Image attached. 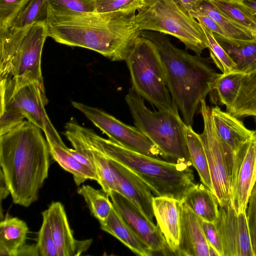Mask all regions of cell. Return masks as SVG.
Returning <instances> with one entry per match:
<instances>
[{
  "label": "cell",
  "mask_w": 256,
  "mask_h": 256,
  "mask_svg": "<svg viewBox=\"0 0 256 256\" xmlns=\"http://www.w3.org/2000/svg\"><path fill=\"white\" fill-rule=\"evenodd\" d=\"M136 11L64 12L48 8V37L95 51L111 61L126 60L140 36L134 20Z\"/></svg>",
  "instance_id": "6da1fadb"
},
{
  "label": "cell",
  "mask_w": 256,
  "mask_h": 256,
  "mask_svg": "<svg viewBox=\"0 0 256 256\" xmlns=\"http://www.w3.org/2000/svg\"><path fill=\"white\" fill-rule=\"evenodd\" d=\"M39 256L36 245H26L25 244L19 250L18 256Z\"/></svg>",
  "instance_id": "b9f144b4"
},
{
  "label": "cell",
  "mask_w": 256,
  "mask_h": 256,
  "mask_svg": "<svg viewBox=\"0 0 256 256\" xmlns=\"http://www.w3.org/2000/svg\"><path fill=\"white\" fill-rule=\"evenodd\" d=\"M183 202L168 196L154 197L152 206L157 226L165 238L172 254L176 255L180 244Z\"/></svg>",
  "instance_id": "2e32d148"
},
{
  "label": "cell",
  "mask_w": 256,
  "mask_h": 256,
  "mask_svg": "<svg viewBox=\"0 0 256 256\" xmlns=\"http://www.w3.org/2000/svg\"><path fill=\"white\" fill-rule=\"evenodd\" d=\"M108 196L113 207L123 220L154 252L172 254L157 225L148 220L134 204L120 193L112 191Z\"/></svg>",
  "instance_id": "5bb4252c"
},
{
  "label": "cell",
  "mask_w": 256,
  "mask_h": 256,
  "mask_svg": "<svg viewBox=\"0 0 256 256\" xmlns=\"http://www.w3.org/2000/svg\"><path fill=\"white\" fill-rule=\"evenodd\" d=\"M140 0H94L95 12L107 13L136 10Z\"/></svg>",
  "instance_id": "8d00e7d4"
},
{
  "label": "cell",
  "mask_w": 256,
  "mask_h": 256,
  "mask_svg": "<svg viewBox=\"0 0 256 256\" xmlns=\"http://www.w3.org/2000/svg\"><path fill=\"white\" fill-rule=\"evenodd\" d=\"M108 159L115 174L116 192L131 202L148 220L154 222V196L149 186L128 168L113 160Z\"/></svg>",
  "instance_id": "9a60e30c"
},
{
  "label": "cell",
  "mask_w": 256,
  "mask_h": 256,
  "mask_svg": "<svg viewBox=\"0 0 256 256\" xmlns=\"http://www.w3.org/2000/svg\"><path fill=\"white\" fill-rule=\"evenodd\" d=\"M227 112L238 118L253 116L256 119V64L244 74L234 102Z\"/></svg>",
  "instance_id": "d4e9b609"
},
{
  "label": "cell",
  "mask_w": 256,
  "mask_h": 256,
  "mask_svg": "<svg viewBox=\"0 0 256 256\" xmlns=\"http://www.w3.org/2000/svg\"><path fill=\"white\" fill-rule=\"evenodd\" d=\"M216 224L224 256H254L246 211L237 214L231 204L220 207Z\"/></svg>",
  "instance_id": "4fadbf2b"
},
{
  "label": "cell",
  "mask_w": 256,
  "mask_h": 256,
  "mask_svg": "<svg viewBox=\"0 0 256 256\" xmlns=\"http://www.w3.org/2000/svg\"><path fill=\"white\" fill-rule=\"evenodd\" d=\"M256 182V132L235 154L231 180L230 204L237 214L245 212Z\"/></svg>",
  "instance_id": "7c38bea8"
},
{
  "label": "cell",
  "mask_w": 256,
  "mask_h": 256,
  "mask_svg": "<svg viewBox=\"0 0 256 256\" xmlns=\"http://www.w3.org/2000/svg\"><path fill=\"white\" fill-rule=\"evenodd\" d=\"M48 37L46 22H36L23 34L0 35V80L44 85L42 54Z\"/></svg>",
  "instance_id": "52a82bcc"
},
{
  "label": "cell",
  "mask_w": 256,
  "mask_h": 256,
  "mask_svg": "<svg viewBox=\"0 0 256 256\" xmlns=\"http://www.w3.org/2000/svg\"><path fill=\"white\" fill-rule=\"evenodd\" d=\"M30 0H0V31L6 30Z\"/></svg>",
  "instance_id": "d590c367"
},
{
  "label": "cell",
  "mask_w": 256,
  "mask_h": 256,
  "mask_svg": "<svg viewBox=\"0 0 256 256\" xmlns=\"http://www.w3.org/2000/svg\"><path fill=\"white\" fill-rule=\"evenodd\" d=\"M244 75L238 72L222 74L216 80L213 90L216 92L220 102L226 106V112L234 102Z\"/></svg>",
  "instance_id": "1f68e13d"
},
{
  "label": "cell",
  "mask_w": 256,
  "mask_h": 256,
  "mask_svg": "<svg viewBox=\"0 0 256 256\" xmlns=\"http://www.w3.org/2000/svg\"><path fill=\"white\" fill-rule=\"evenodd\" d=\"M200 222L208 245L216 249L220 256H224L222 240L216 223L206 222L201 218Z\"/></svg>",
  "instance_id": "f35d334b"
},
{
  "label": "cell",
  "mask_w": 256,
  "mask_h": 256,
  "mask_svg": "<svg viewBox=\"0 0 256 256\" xmlns=\"http://www.w3.org/2000/svg\"><path fill=\"white\" fill-rule=\"evenodd\" d=\"M125 99L135 126L160 150L164 158L192 165L186 138V124L178 112L152 111L132 88Z\"/></svg>",
  "instance_id": "8992f818"
},
{
  "label": "cell",
  "mask_w": 256,
  "mask_h": 256,
  "mask_svg": "<svg viewBox=\"0 0 256 256\" xmlns=\"http://www.w3.org/2000/svg\"><path fill=\"white\" fill-rule=\"evenodd\" d=\"M136 11L134 20L140 30L170 34L198 56L208 48L198 22L174 0H140Z\"/></svg>",
  "instance_id": "ba28073f"
},
{
  "label": "cell",
  "mask_w": 256,
  "mask_h": 256,
  "mask_svg": "<svg viewBox=\"0 0 256 256\" xmlns=\"http://www.w3.org/2000/svg\"><path fill=\"white\" fill-rule=\"evenodd\" d=\"M82 151L94 164L98 182L107 194L117 192L115 174L111 168L108 158L102 153L87 144L84 141Z\"/></svg>",
  "instance_id": "83f0119b"
},
{
  "label": "cell",
  "mask_w": 256,
  "mask_h": 256,
  "mask_svg": "<svg viewBox=\"0 0 256 256\" xmlns=\"http://www.w3.org/2000/svg\"><path fill=\"white\" fill-rule=\"evenodd\" d=\"M50 10L64 12H95L94 0H46Z\"/></svg>",
  "instance_id": "e575fe53"
},
{
  "label": "cell",
  "mask_w": 256,
  "mask_h": 256,
  "mask_svg": "<svg viewBox=\"0 0 256 256\" xmlns=\"http://www.w3.org/2000/svg\"><path fill=\"white\" fill-rule=\"evenodd\" d=\"M232 0V1L242 2V0Z\"/></svg>",
  "instance_id": "bcb514c9"
},
{
  "label": "cell",
  "mask_w": 256,
  "mask_h": 256,
  "mask_svg": "<svg viewBox=\"0 0 256 256\" xmlns=\"http://www.w3.org/2000/svg\"><path fill=\"white\" fill-rule=\"evenodd\" d=\"M45 211L58 256H78V240L74 237L64 206L59 202H52Z\"/></svg>",
  "instance_id": "d6986e66"
},
{
  "label": "cell",
  "mask_w": 256,
  "mask_h": 256,
  "mask_svg": "<svg viewBox=\"0 0 256 256\" xmlns=\"http://www.w3.org/2000/svg\"><path fill=\"white\" fill-rule=\"evenodd\" d=\"M206 38L210 56L216 66L226 74L236 70V64L216 39L214 33L202 24L198 22Z\"/></svg>",
  "instance_id": "d6a6232c"
},
{
  "label": "cell",
  "mask_w": 256,
  "mask_h": 256,
  "mask_svg": "<svg viewBox=\"0 0 256 256\" xmlns=\"http://www.w3.org/2000/svg\"><path fill=\"white\" fill-rule=\"evenodd\" d=\"M100 227L118 239L135 254L141 256L153 255L154 252L123 220L114 207L106 220L100 223Z\"/></svg>",
  "instance_id": "ffe728a7"
},
{
  "label": "cell",
  "mask_w": 256,
  "mask_h": 256,
  "mask_svg": "<svg viewBox=\"0 0 256 256\" xmlns=\"http://www.w3.org/2000/svg\"><path fill=\"white\" fill-rule=\"evenodd\" d=\"M241 2L250 10L256 12V0H242Z\"/></svg>",
  "instance_id": "7bdbcfd3"
},
{
  "label": "cell",
  "mask_w": 256,
  "mask_h": 256,
  "mask_svg": "<svg viewBox=\"0 0 256 256\" xmlns=\"http://www.w3.org/2000/svg\"><path fill=\"white\" fill-rule=\"evenodd\" d=\"M213 122L220 138L232 150L238 152L255 134L247 128L238 118L216 106L211 108Z\"/></svg>",
  "instance_id": "ac0fdd59"
},
{
  "label": "cell",
  "mask_w": 256,
  "mask_h": 256,
  "mask_svg": "<svg viewBox=\"0 0 256 256\" xmlns=\"http://www.w3.org/2000/svg\"><path fill=\"white\" fill-rule=\"evenodd\" d=\"M251 10V11H252V16H253L255 20H256V12L254 11V10Z\"/></svg>",
  "instance_id": "f6af8a7d"
},
{
  "label": "cell",
  "mask_w": 256,
  "mask_h": 256,
  "mask_svg": "<svg viewBox=\"0 0 256 256\" xmlns=\"http://www.w3.org/2000/svg\"><path fill=\"white\" fill-rule=\"evenodd\" d=\"M42 222L38 232L36 246L40 256H58L54 240L50 222L44 210L42 212Z\"/></svg>",
  "instance_id": "836d02e7"
},
{
  "label": "cell",
  "mask_w": 256,
  "mask_h": 256,
  "mask_svg": "<svg viewBox=\"0 0 256 256\" xmlns=\"http://www.w3.org/2000/svg\"><path fill=\"white\" fill-rule=\"evenodd\" d=\"M209 256H220L219 254L212 246L208 245Z\"/></svg>",
  "instance_id": "ee69618b"
},
{
  "label": "cell",
  "mask_w": 256,
  "mask_h": 256,
  "mask_svg": "<svg viewBox=\"0 0 256 256\" xmlns=\"http://www.w3.org/2000/svg\"><path fill=\"white\" fill-rule=\"evenodd\" d=\"M28 232L24 221L7 214L0 223V256H17L25 244Z\"/></svg>",
  "instance_id": "44dd1931"
},
{
  "label": "cell",
  "mask_w": 256,
  "mask_h": 256,
  "mask_svg": "<svg viewBox=\"0 0 256 256\" xmlns=\"http://www.w3.org/2000/svg\"><path fill=\"white\" fill-rule=\"evenodd\" d=\"M70 128L89 146L134 172L156 196L183 202L195 184L193 171L186 163L163 160L132 150L100 136L76 120L72 122Z\"/></svg>",
  "instance_id": "3957f363"
},
{
  "label": "cell",
  "mask_w": 256,
  "mask_h": 256,
  "mask_svg": "<svg viewBox=\"0 0 256 256\" xmlns=\"http://www.w3.org/2000/svg\"><path fill=\"white\" fill-rule=\"evenodd\" d=\"M186 12L194 10L202 0H174Z\"/></svg>",
  "instance_id": "60d3db41"
},
{
  "label": "cell",
  "mask_w": 256,
  "mask_h": 256,
  "mask_svg": "<svg viewBox=\"0 0 256 256\" xmlns=\"http://www.w3.org/2000/svg\"><path fill=\"white\" fill-rule=\"evenodd\" d=\"M78 193L84 198L91 214L100 224L105 222L113 208L108 194L102 189L96 190L88 185H82Z\"/></svg>",
  "instance_id": "4dcf8cb0"
},
{
  "label": "cell",
  "mask_w": 256,
  "mask_h": 256,
  "mask_svg": "<svg viewBox=\"0 0 256 256\" xmlns=\"http://www.w3.org/2000/svg\"><path fill=\"white\" fill-rule=\"evenodd\" d=\"M221 13L256 36V22L251 10L241 2L208 0Z\"/></svg>",
  "instance_id": "f546056e"
},
{
  "label": "cell",
  "mask_w": 256,
  "mask_h": 256,
  "mask_svg": "<svg viewBox=\"0 0 256 256\" xmlns=\"http://www.w3.org/2000/svg\"><path fill=\"white\" fill-rule=\"evenodd\" d=\"M214 34L236 64L237 72L245 74L256 64V38L240 40Z\"/></svg>",
  "instance_id": "603a6c76"
},
{
  "label": "cell",
  "mask_w": 256,
  "mask_h": 256,
  "mask_svg": "<svg viewBox=\"0 0 256 256\" xmlns=\"http://www.w3.org/2000/svg\"><path fill=\"white\" fill-rule=\"evenodd\" d=\"M246 216L252 250L256 256V182L249 198Z\"/></svg>",
  "instance_id": "74e56055"
},
{
  "label": "cell",
  "mask_w": 256,
  "mask_h": 256,
  "mask_svg": "<svg viewBox=\"0 0 256 256\" xmlns=\"http://www.w3.org/2000/svg\"><path fill=\"white\" fill-rule=\"evenodd\" d=\"M0 93V134L27 120L44 132L46 141H62L46 110L48 100L44 85L1 80Z\"/></svg>",
  "instance_id": "5b68a950"
},
{
  "label": "cell",
  "mask_w": 256,
  "mask_h": 256,
  "mask_svg": "<svg viewBox=\"0 0 256 256\" xmlns=\"http://www.w3.org/2000/svg\"><path fill=\"white\" fill-rule=\"evenodd\" d=\"M176 255L209 256L208 244L200 218L184 203L180 218V244Z\"/></svg>",
  "instance_id": "e0dca14e"
},
{
  "label": "cell",
  "mask_w": 256,
  "mask_h": 256,
  "mask_svg": "<svg viewBox=\"0 0 256 256\" xmlns=\"http://www.w3.org/2000/svg\"><path fill=\"white\" fill-rule=\"evenodd\" d=\"M188 14L214 34L226 38L225 33L217 23L206 14L196 10H192Z\"/></svg>",
  "instance_id": "ab89813d"
},
{
  "label": "cell",
  "mask_w": 256,
  "mask_h": 256,
  "mask_svg": "<svg viewBox=\"0 0 256 256\" xmlns=\"http://www.w3.org/2000/svg\"><path fill=\"white\" fill-rule=\"evenodd\" d=\"M187 205L202 220L216 223L219 215L218 202L212 192L202 184H195L184 200Z\"/></svg>",
  "instance_id": "7402d4cb"
},
{
  "label": "cell",
  "mask_w": 256,
  "mask_h": 256,
  "mask_svg": "<svg viewBox=\"0 0 256 256\" xmlns=\"http://www.w3.org/2000/svg\"><path fill=\"white\" fill-rule=\"evenodd\" d=\"M50 154L53 159L64 170L70 173L77 186L88 180L98 181L96 174L89 168L76 160L62 142L46 141Z\"/></svg>",
  "instance_id": "cb8c5ba5"
},
{
  "label": "cell",
  "mask_w": 256,
  "mask_h": 256,
  "mask_svg": "<svg viewBox=\"0 0 256 256\" xmlns=\"http://www.w3.org/2000/svg\"><path fill=\"white\" fill-rule=\"evenodd\" d=\"M194 10L204 13L213 20L228 38L240 40L256 38L254 33L223 14L208 0H202Z\"/></svg>",
  "instance_id": "4316f807"
},
{
  "label": "cell",
  "mask_w": 256,
  "mask_h": 256,
  "mask_svg": "<svg viewBox=\"0 0 256 256\" xmlns=\"http://www.w3.org/2000/svg\"><path fill=\"white\" fill-rule=\"evenodd\" d=\"M72 106L81 112L109 139L132 150L159 158H164L160 150L136 126L124 124L116 118L98 108L78 102Z\"/></svg>",
  "instance_id": "8fae6325"
},
{
  "label": "cell",
  "mask_w": 256,
  "mask_h": 256,
  "mask_svg": "<svg viewBox=\"0 0 256 256\" xmlns=\"http://www.w3.org/2000/svg\"><path fill=\"white\" fill-rule=\"evenodd\" d=\"M48 4L46 0H30L18 14L6 30L22 31L28 29L34 24L46 22Z\"/></svg>",
  "instance_id": "f1b7e54d"
},
{
  "label": "cell",
  "mask_w": 256,
  "mask_h": 256,
  "mask_svg": "<svg viewBox=\"0 0 256 256\" xmlns=\"http://www.w3.org/2000/svg\"><path fill=\"white\" fill-rule=\"evenodd\" d=\"M185 132L192 166L198 172L202 184L212 192V186L208 162L200 134L193 130L192 126L186 124Z\"/></svg>",
  "instance_id": "484cf974"
},
{
  "label": "cell",
  "mask_w": 256,
  "mask_h": 256,
  "mask_svg": "<svg viewBox=\"0 0 256 256\" xmlns=\"http://www.w3.org/2000/svg\"><path fill=\"white\" fill-rule=\"evenodd\" d=\"M132 88L158 110L178 112L167 86L164 62L156 46L140 36L126 60Z\"/></svg>",
  "instance_id": "9c48e42d"
},
{
  "label": "cell",
  "mask_w": 256,
  "mask_h": 256,
  "mask_svg": "<svg viewBox=\"0 0 256 256\" xmlns=\"http://www.w3.org/2000/svg\"><path fill=\"white\" fill-rule=\"evenodd\" d=\"M42 130L25 120L0 134V164L13 202L28 207L48 178L50 151Z\"/></svg>",
  "instance_id": "7a4b0ae2"
},
{
  "label": "cell",
  "mask_w": 256,
  "mask_h": 256,
  "mask_svg": "<svg viewBox=\"0 0 256 256\" xmlns=\"http://www.w3.org/2000/svg\"><path fill=\"white\" fill-rule=\"evenodd\" d=\"M204 130L200 134L206 152L212 186V193L220 207L230 204L231 180L235 154L216 131L211 109L205 100L200 104Z\"/></svg>",
  "instance_id": "30bf717a"
},
{
  "label": "cell",
  "mask_w": 256,
  "mask_h": 256,
  "mask_svg": "<svg viewBox=\"0 0 256 256\" xmlns=\"http://www.w3.org/2000/svg\"><path fill=\"white\" fill-rule=\"evenodd\" d=\"M140 36L156 46L164 62L172 98L184 122L192 126L198 106L214 90L220 74L208 59L177 48L162 33L142 30Z\"/></svg>",
  "instance_id": "277c9868"
}]
</instances>
